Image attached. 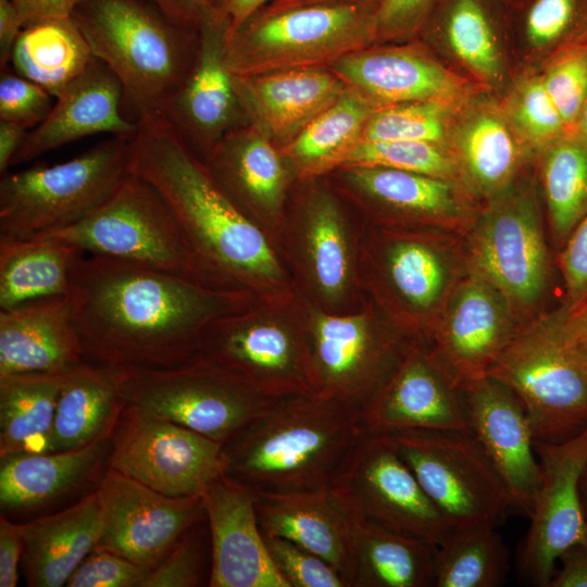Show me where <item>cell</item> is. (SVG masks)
<instances>
[{"instance_id":"cell-1","label":"cell","mask_w":587,"mask_h":587,"mask_svg":"<svg viewBox=\"0 0 587 587\" xmlns=\"http://www.w3.org/2000/svg\"><path fill=\"white\" fill-rule=\"evenodd\" d=\"M84 361L108 367H173L191 360L213 321L258 300L103 255L80 253L70 277Z\"/></svg>"},{"instance_id":"cell-2","label":"cell","mask_w":587,"mask_h":587,"mask_svg":"<svg viewBox=\"0 0 587 587\" xmlns=\"http://www.w3.org/2000/svg\"><path fill=\"white\" fill-rule=\"evenodd\" d=\"M129 172L166 202L202 263L228 289L280 302L297 292L277 245L223 190L161 115L138 121Z\"/></svg>"},{"instance_id":"cell-3","label":"cell","mask_w":587,"mask_h":587,"mask_svg":"<svg viewBox=\"0 0 587 587\" xmlns=\"http://www.w3.org/2000/svg\"><path fill=\"white\" fill-rule=\"evenodd\" d=\"M365 430L362 412L340 400L279 397L223 445L225 473L255 491L325 489Z\"/></svg>"},{"instance_id":"cell-4","label":"cell","mask_w":587,"mask_h":587,"mask_svg":"<svg viewBox=\"0 0 587 587\" xmlns=\"http://www.w3.org/2000/svg\"><path fill=\"white\" fill-rule=\"evenodd\" d=\"M71 16L93 57L120 79L136 120L161 114L195 63L198 30L150 0H80Z\"/></svg>"},{"instance_id":"cell-5","label":"cell","mask_w":587,"mask_h":587,"mask_svg":"<svg viewBox=\"0 0 587 587\" xmlns=\"http://www.w3.org/2000/svg\"><path fill=\"white\" fill-rule=\"evenodd\" d=\"M379 0L262 8L226 34L224 59L233 76L328 67L376 41Z\"/></svg>"},{"instance_id":"cell-6","label":"cell","mask_w":587,"mask_h":587,"mask_svg":"<svg viewBox=\"0 0 587 587\" xmlns=\"http://www.w3.org/2000/svg\"><path fill=\"white\" fill-rule=\"evenodd\" d=\"M446 230L380 227L360 234L359 278L376 307L413 339H429L461 275Z\"/></svg>"},{"instance_id":"cell-7","label":"cell","mask_w":587,"mask_h":587,"mask_svg":"<svg viewBox=\"0 0 587 587\" xmlns=\"http://www.w3.org/2000/svg\"><path fill=\"white\" fill-rule=\"evenodd\" d=\"M36 237L58 239L82 253L123 260L228 289L202 263L159 192L130 172L93 213L71 226Z\"/></svg>"},{"instance_id":"cell-8","label":"cell","mask_w":587,"mask_h":587,"mask_svg":"<svg viewBox=\"0 0 587 587\" xmlns=\"http://www.w3.org/2000/svg\"><path fill=\"white\" fill-rule=\"evenodd\" d=\"M129 140L113 136L79 155L0 180V237L32 238L99 209L129 174Z\"/></svg>"},{"instance_id":"cell-9","label":"cell","mask_w":587,"mask_h":587,"mask_svg":"<svg viewBox=\"0 0 587 587\" xmlns=\"http://www.w3.org/2000/svg\"><path fill=\"white\" fill-rule=\"evenodd\" d=\"M112 369L125 404L222 445L277 399L197 357L173 367Z\"/></svg>"},{"instance_id":"cell-10","label":"cell","mask_w":587,"mask_h":587,"mask_svg":"<svg viewBox=\"0 0 587 587\" xmlns=\"http://www.w3.org/2000/svg\"><path fill=\"white\" fill-rule=\"evenodd\" d=\"M195 357L275 398L315 394L298 294L280 302L257 301L213 321Z\"/></svg>"},{"instance_id":"cell-11","label":"cell","mask_w":587,"mask_h":587,"mask_svg":"<svg viewBox=\"0 0 587 587\" xmlns=\"http://www.w3.org/2000/svg\"><path fill=\"white\" fill-rule=\"evenodd\" d=\"M302 301L315 394L363 413L416 339L379 322L373 304L335 313Z\"/></svg>"},{"instance_id":"cell-12","label":"cell","mask_w":587,"mask_h":587,"mask_svg":"<svg viewBox=\"0 0 587 587\" xmlns=\"http://www.w3.org/2000/svg\"><path fill=\"white\" fill-rule=\"evenodd\" d=\"M487 375L520 400L535 442H560L587 427V371L561 340L553 313L520 327Z\"/></svg>"},{"instance_id":"cell-13","label":"cell","mask_w":587,"mask_h":587,"mask_svg":"<svg viewBox=\"0 0 587 587\" xmlns=\"http://www.w3.org/2000/svg\"><path fill=\"white\" fill-rule=\"evenodd\" d=\"M452 528L497 527L512 509L508 489L470 430L385 432Z\"/></svg>"},{"instance_id":"cell-14","label":"cell","mask_w":587,"mask_h":587,"mask_svg":"<svg viewBox=\"0 0 587 587\" xmlns=\"http://www.w3.org/2000/svg\"><path fill=\"white\" fill-rule=\"evenodd\" d=\"M466 267L494 285L517 313L546 292L549 255L535 184L514 179L488 199L469 234Z\"/></svg>"},{"instance_id":"cell-15","label":"cell","mask_w":587,"mask_h":587,"mask_svg":"<svg viewBox=\"0 0 587 587\" xmlns=\"http://www.w3.org/2000/svg\"><path fill=\"white\" fill-rule=\"evenodd\" d=\"M359 239L329 190H308L294 216L285 217L280 237L296 292L328 312L360 309Z\"/></svg>"},{"instance_id":"cell-16","label":"cell","mask_w":587,"mask_h":587,"mask_svg":"<svg viewBox=\"0 0 587 587\" xmlns=\"http://www.w3.org/2000/svg\"><path fill=\"white\" fill-rule=\"evenodd\" d=\"M332 487L357 517L391 530L437 547L453 530L384 433L365 430Z\"/></svg>"},{"instance_id":"cell-17","label":"cell","mask_w":587,"mask_h":587,"mask_svg":"<svg viewBox=\"0 0 587 587\" xmlns=\"http://www.w3.org/2000/svg\"><path fill=\"white\" fill-rule=\"evenodd\" d=\"M110 440L108 466L171 497L202 496L225 473L222 444L125 403Z\"/></svg>"},{"instance_id":"cell-18","label":"cell","mask_w":587,"mask_h":587,"mask_svg":"<svg viewBox=\"0 0 587 587\" xmlns=\"http://www.w3.org/2000/svg\"><path fill=\"white\" fill-rule=\"evenodd\" d=\"M540 480L529 527L519 548L523 580L549 587L559 557L571 546L587 542L580 480L587 465V427L560 442H535Z\"/></svg>"},{"instance_id":"cell-19","label":"cell","mask_w":587,"mask_h":587,"mask_svg":"<svg viewBox=\"0 0 587 587\" xmlns=\"http://www.w3.org/2000/svg\"><path fill=\"white\" fill-rule=\"evenodd\" d=\"M100 534L95 548L153 567L205 517L202 496L171 497L108 466L96 489Z\"/></svg>"},{"instance_id":"cell-20","label":"cell","mask_w":587,"mask_h":587,"mask_svg":"<svg viewBox=\"0 0 587 587\" xmlns=\"http://www.w3.org/2000/svg\"><path fill=\"white\" fill-rule=\"evenodd\" d=\"M508 299L466 271L451 292L429 339L430 355L461 391L487 376L521 326Z\"/></svg>"},{"instance_id":"cell-21","label":"cell","mask_w":587,"mask_h":587,"mask_svg":"<svg viewBox=\"0 0 587 587\" xmlns=\"http://www.w3.org/2000/svg\"><path fill=\"white\" fill-rule=\"evenodd\" d=\"M228 26L212 7L203 13L195 63L161 113L202 161L243 112L224 59Z\"/></svg>"},{"instance_id":"cell-22","label":"cell","mask_w":587,"mask_h":587,"mask_svg":"<svg viewBox=\"0 0 587 587\" xmlns=\"http://www.w3.org/2000/svg\"><path fill=\"white\" fill-rule=\"evenodd\" d=\"M462 395L470 432L502 478L512 509L529 517L540 467L523 405L505 385L489 375L463 389Z\"/></svg>"},{"instance_id":"cell-23","label":"cell","mask_w":587,"mask_h":587,"mask_svg":"<svg viewBox=\"0 0 587 587\" xmlns=\"http://www.w3.org/2000/svg\"><path fill=\"white\" fill-rule=\"evenodd\" d=\"M210 532V587H289L273 564L255 513V494L221 474L202 495Z\"/></svg>"},{"instance_id":"cell-24","label":"cell","mask_w":587,"mask_h":587,"mask_svg":"<svg viewBox=\"0 0 587 587\" xmlns=\"http://www.w3.org/2000/svg\"><path fill=\"white\" fill-rule=\"evenodd\" d=\"M365 429L470 430L463 395L423 340L405 355L362 413Z\"/></svg>"},{"instance_id":"cell-25","label":"cell","mask_w":587,"mask_h":587,"mask_svg":"<svg viewBox=\"0 0 587 587\" xmlns=\"http://www.w3.org/2000/svg\"><path fill=\"white\" fill-rule=\"evenodd\" d=\"M203 162L233 201L280 245L292 171L279 148L254 126L236 128Z\"/></svg>"},{"instance_id":"cell-26","label":"cell","mask_w":587,"mask_h":587,"mask_svg":"<svg viewBox=\"0 0 587 587\" xmlns=\"http://www.w3.org/2000/svg\"><path fill=\"white\" fill-rule=\"evenodd\" d=\"M55 99L47 117L27 132L11 165L90 135L109 133L132 139L138 130L139 122L121 113L124 91L120 79L97 58Z\"/></svg>"},{"instance_id":"cell-27","label":"cell","mask_w":587,"mask_h":587,"mask_svg":"<svg viewBox=\"0 0 587 587\" xmlns=\"http://www.w3.org/2000/svg\"><path fill=\"white\" fill-rule=\"evenodd\" d=\"M328 68L377 109L409 102L450 103L465 85L454 74L412 48H371L351 52Z\"/></svg>"},{"instance_id":"cell-28","label":"cell","mask_w":587,"mask_h":587,"mask_svg":"<svg viewBox=\"0 0 587 587\" xmlns=\"http://www.w3.org/2000/svg\"><path fill=\"white\" fill-rule=\"evenodd\" d=\"M262 535L286 538L330 563L350 587L357 516L334 487L304 492L255 491Z\"/></svg>"},{"instance_id":"cell-29","label":"cell","mask_w":587,"mask_h":587,"mask_svg":"<svg viewBox=\"0 0 587 587\" xmlns=\"http://www.w3.org/2000/svg\"><path fill=\"white\" fill-rule=\"evenodd\" d=\"M233 78L245 115L279 149L347 88L328 67L294 68Z\"/></svg>"},{"instance_id":"cell-30","label":"cell","mask_w":587,"mask_h":587,"mask_svg":"<svg viewBox=\"0 0 587 587\" xmlns=\"http://www.w3.org/2000/svg\"><path fill=\"white\" fill-rule=\"evenodd\" d=\"M337 171L346 191L388 220L390 227L445 230L464 218V208L448 179L371 165Z\"/></svg>"},{"instance_id":"cell-31","label":"cell","mask_w":587,"mask_h":587,"mask_svg":"<svg viewBox=\"0 0 587 587\" xmlns=\"http://www.w3.org/2000/svg\"><path fill=\"white\" fill-rule=\"evenodd\" d=\"M82 362L68 295L0 309V376L60 374Z\"/></svg>"},{"instance_id":"cell-32","label":"cell","mask_w":587,"mask_h":587,"mask_svg":"<svg viewBox=\"0 0 587 587\" xmlns=\"http://www.w3.org/2000/svg\"><path fill=\"white\" fill-rule=\"evenodd\" d=\"M28 586L61 587L93 550L100 534L97 490L51 515L21 524Z\"/></svg>"},{"instance_id":"cell-33","label":"cell","mask_w":587,"mask_h":587,"mask_svg":"<svg viewBox=\"0 0 587 587\" xmlns=\"http://www.w3.org/2000/svg\"><path fill=\"white\" fill-rule=\"evenodd\" d=\"M124 407L112 367L82 362L63 374L50 452L111 438Z\"/></svg>"},{"instance_id":"cell-34","label":"cell","mask_w":587,"mask_h":587,"mask_svg":"<svg viewBox=\"0 0 587 587\" xmlns=\"http://www.w3.org/2000/svg\"><path fill=\"white\" fill-rule=\"evenodd\" d=\"M350 587H434L438 547L357 517Z\"/></svg>"},{"instance_id":"cell-35","label":"cell","mask_w":587,"mask_h":587,"mask_svg":"<svg viewBox=\"0 0 587 587\" xmlns=\"http://www.w3.org/2000/svg\"><path fill=\"white\" fill-rule=\"evenodd\" d=\"M376 110L347 86L333 104L279 149L292 174L308 182L341 167L362 140L364 127Z\"/></svg>"},{"instance_id":"cell-36","label":"cell","mask_w":587,"mask_h":587,"mask_svg":"<svg viewBox=\"0 0 587 587\" xmlns=\"http://www.w3.org/2000/svg\"><path fill=\"white\" fill-rule=\"evenodd\" d=\"M110 451L108 438L74 450L1 459V509L30 508L59 496L91 475L105 459L109 460Z\"/></svg>"},{"instance_id":"cell-37","label":"cell","mask_w":587,"mask_h":587,"mask_svg":"<svg viewBox=\"0 0 587 587\" xmlns=\"http://www.w3.org/2000/svg\"><path fill=\"white\" fill-rule=\"evenodd\" d=\"M93 54L72 16L24 26L11 54L12 71L57 98L91 63Z\"/></svg>"},{"instance_id":"cell-38","label":"cell","mask_w":587,"mask_h":587,"mask_svg":"<svg viewBox=\"0 0 587 587\" xmlns=\"http://www.w3.org/2000/svg\"><path fill=\"white\" fill-rule=\"evenodd\" d=\"M64 373L0 376L1 459L50 452V437Z\"/></svg>"},{"instance_id":"cell-39","label":"cell","mask_w":587,"mask_h":587,"mask_svg":"<svg viewBox=\"0 0 587 587\" xmlns=\"http://www.w3.org/2000/svg\"><path fill=\"white\" fill-rule=\"evenodd\" d=\"M76 248L49 237H0V309L68 295Z\"/></svg>"},{"instance_id":"cell-40","label":"cell","mask_w":587,"mask_h":587,"mask_svg":"<svg viewBox=\"0 0 587 587\" xmlns=\"http://www.w3.org/2000/svg\"><path fill=\"white\" fill-rule=\"evenodd\" d=\"M460 163L472 189L490 199L514 180L519 163L515 140L492 110L467 116L455 135Z\"/></svg>"},{"instance_id":"cell-41","label":"cell","mask_w":587,"mask_h":587,"mask_svg":"<svg viewBox=\"0 0 587 587\" xmlns=\"http://www.w3.org/2000/svg\"><path fill=\"white\" fill-rule=\"evenodd\" d=\"M508 573L509 551L497 527H459L438 547L434 587H497Z\"/></svg>"},{"instance_id":"cell-42","label":"cell","mask_w":587,"mask_h":587,"mask_svg":"<svg viewBox=\"0 0 587 587\" xmlns=\"http://www.w3.org/2000/svg\"><path fill=\"white\" fill-rule=\"evenodd\" d=\"M541 176L552 234L567 239L587 214V146L578 135L548 146Z\"/></svg>"},{"instance_id":"cell-43","label":"cell","mask_w":587,"mask_h":587,"mask_svg":"<svg viewBox=\"0 0 587 587\" xmlns=\"http://www.w3.org/2000/svg\"><path fill=\"white\" fill-rule=\"evenodd\" d=\"M435 18L447 43L486 80L501 76V61L490 0H440Z\"/></svg>"},{"instance_id":"cell-44","label":"cell","mask_w":587,"mask_h":587,"mask_svg":"<svg viewBox=\"0 0 587 587\" xmlns=\"http://www.w3.org/2000/svg\"><path fill=\"white\" fill-rule=\"evenodd\" d=\"M449 104L436 101L400 103L377 109L362 140H409L440 145L447 133Z\"/></svg>"},{"instance_id":"cell-45","label":"cell","mask_w":587,"mask_h":587,"mask_svg":"<svg viewBox=\"0 0 587 587\" xmlns=\"http://www.w3.org/2000/svg\"><path fill=\"white\" fill-rule=\"evenodd\" d=\"M352 165L384 166L448 180L458 170L440 145L409 140H361L341 167Z\"/></svg>"},{"instance_id":"cell-46","label":"cell","mask_w":587,"mask_h":587,"mask_svg":"<svg viewBox=\"0 0 587 587\" xmlns=\"http://www.w3.org/2000/svg\"><path fill=\"white\" fill-rule=\"evenodd\" d=\"M205 517L191 526L149 571L142 587H196L204 577L205 540L210 535Z\"/></svg>"},{"instance_id":"cell-47","label":"cell","mask_w":587,"mask_h":587,"mask_svg":"<svg viewBox=\"0 0 587 587\" xmlns=\"http://www.w3.org/2000/svg\"><path fill=\"white\" fill-rule=\"evenodd\" d=\"M510 114L521 135L534 146H549L566 129L541 77L522 84L511 99Z\"/></svg>"},{"instance_id":"cell-48","label":"cell","mask_w":587,"mask_h":587,"mask_svg":"<svg viewBox=\"0 0 587 587\" xmlns=\"http://www.w3.org/2000/svg\"><path fill=\"white\" fill-rule=\"evenodd\" d=\"M587 45L562 53L548 68L544 86L565 128L578 127L587 98Z\"/></svg>"},{"instance_id":"cell-49","label":"cell","mask_w":587,"mask_h":587,"mask_svg":"<svg viewBox=\"0 0 587 587\" xmlns=\"http://www.w3.org/2000/svg\"><path fill=\"white\" fill-rule=\"evenodd\" d=\"M270 558L289 587H348L326 560L279 536L263 535Z\"/></svg>"},{"instance_id":"cell-50","label":"cell","mask_w":587,"mask_h":587,"mask_svg":"<svg viewBox=\"0 0 587 587\" xmlns=\"http://www.w3.org/2000/svg\"><path fill=\"white\" fill-rule=\"evenodd\" d=\"M53 98L42 87L9 67L1 70L0 121L33 129L50 113Z\"/></svg>"},{"instance_id":"cell-51","label":"cell","mask_w":587,"mask_h":587,"mask_svg":"<svg viewBox=\"0 0 587 587\" xmlns=\"http://www.w3.org/2000/svg\"><path fill=\"white\" fill-rule=\"evenodd\" d=\"M151 567L93 548L67 579V587H142Z\"/></svg>"},{"instance_id":"cell-52","label":"cell","mask_w":587,"mask_h":587,"mask_svg":"<svg viewBox=\"0 0 587 587\" xmlns=\"http://www.w3.org/2000/svg\"><path fill=\"white\" fill-rule=\"evenodd\" d=\"M440 0H379L375 10L376 40L413 35L424 27Z\"/></svg>"},{"instance_id":"cell-53","label":"cell","mask_w":587,"mask_h":587,"mask_svg":"<svg viewBox=\"0 0 587 587\" xmlns=\"http://www.w3.org/2000/svg\"><path fill=\"white\" fill-rule=\"evenodd\" d=\"M566 309L587 300V214L573 229L559 257Z\"/></svg>"},{"instance_id":"cell-54","label":"cell","mask_w":587,"mask_h":587,"mask_svg":"<svg viewBox=\"0 0 587 587\" xmlns=\"http://www.w3.org/2000/svg\"><path fill=\"white\" fill-rule=\"evenodd\" d=\"M561 340L574 360L587 371V300L572 309L553 312Z\"/></svg>"},{"instance_id":"cell-55","label":"cell","mask_w":587,"mask_h":587,"mask_svg":"<svg viewBox=\"0 0 587 587\" xmlns=\"http://www.w3.org/2000/svg\"><path fill=\"white\" fill-rule=\"evenodd\" d=\"M21 524L0 517V587H15L23 557Z\"/></svg>"},{"instance_id":"cell-56","label":"cell","mask_w":587,"mask_h":587,"mask_svg":"<svg viewBox=\"0 0 587 587\" xmlns=\"http://www.w3.org/2000/svg\"><path fill=\"white\" fill-rule=\"evenodd\" d=\"M549 587H587V542L575 544L559 557Z\"/></svg>"},{"instance_id":"cell-57","label":"cell","mask_w":587,"mask_h":587,"mask_svg":"<svg viewBox=\"0 0 587 587\" xmlns=\"http://www.w3.org/2000/svg\"><path fill=\"white\" fill-rule=\"evenodd\" d=\"M20 12L24 26L54 17L71 16L80 0H11Z\"/></svg>"},{"instance_id":"cell-58","label":"cell","mask_w":587,"mask_h":587,"mask_svg":"<svg viewBox=\"0 0 587 587\" xmlns=\"http://www.w3.org/2000/svg\"><path fill=\"white\" fill-rule=\"evenodd\" d=\"M171 21L186 28L197 29L211 0H150Z\"/></svg>"},{"instance_id":"cell-59","label":"cell","mask_w":587,"mask_h":587,"mask_svg":"<svg viewBox=\"0 0 587 587\" xmlns=\"http://www.w3.org/2000/svg\"><path fill=\"white\" fill-rule=\"evenodd\" d=\"M24 28L23 18L11 0H0V67H8L13 47Z\"/></svg>"},{"instance_id":"cell-60","label":"cell","mask_w":587,"mask_h":587,"mask_svg":"<svg viewBox=\"0 0 587 587\" xmlns=\"http://www.w3.org/2000/svg\"><path fill=\"white\" fill-rule=\"evenodd\" d=\"M272 0H211L214 11L229 24L227 33L236 29L248 17Z\"/></svg>"},{"instance_id":"cell-61","label":"cell","mask_w":587,"mask_h":587,"mask_svg":"<svg viewBox=\"0 0 587 587\" xmlns=\"http://www.w3.org/2000/svg\"><path fill=\"white\" fill-rule=\"evenodd\" d=\"M27 129L24 127L0 121V173L5 174L11 166L12 159L23 142Z\"/></svg>"},{"instance_id":"cell-62","label":"cell","mask_w":587,"mask_h":587,"mask_svg":"<svg viewBox=\"0 0 587 587\" xmlns=\"http://www.w3.org/2000/svg\"><path fill=\"white\" fill-rule=\"evenodd\" d=\"M332 1H348V0H272L265 8L268 9H283L301 4L319 3V2H332ZM264 8V7H263Z\"/></svg>"},{"instance_id":"cell-63","label":"cell","mask_w":587,"mask_h":587,"mask_svg":"<svg viewBox=\"0 0 587 587\" xmlns=\"http://www.w3.org/2000/svg\"><path fill=\"white\" fill-rule=\"evenodd\" d=\"M580 501H582V511L587 526V465L582 476L580 480Z\"/></svg>"},{"instance_id":"cell-64","label":"cell","mask_w":587,"mask_h":587,"mask_svg":"<svg viewBox=\"0 0 587 587\" xmlns=\"http://www.w3.org/2000/svg\"><path fill=\"white\" fill-rule=\"evenodd\" d=\"M578 136L583 142L587 146V98L582 111V115L578 122Z\"/></svg>"}]
</instances>
